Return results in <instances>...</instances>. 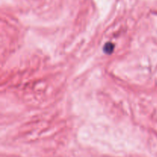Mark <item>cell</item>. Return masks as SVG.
Listing matches in <instances>:
<instances>
[{"instance_id":"1","label":"cell","mask_w":157,"mask_h":157,"mask_svg":"<svg viewBox=\"0 0 157 157\" xmlns=\"http://www.w3.org/2000/svg\"><path fill=\"white\" fill-rule=\"evenodd\" d=\"M114 49V44L111 42H108L104 45V52L107 54H111Z\"/></svg>"}]
</instances>
